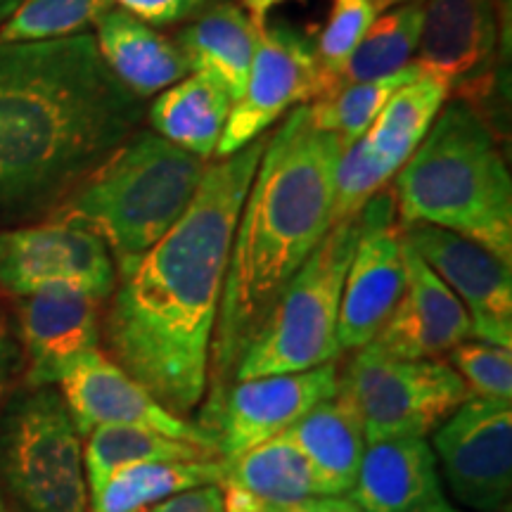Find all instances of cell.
I'll list each match as a JSON object with an SVG mask.
<instances>
[{
  "instance_id": "1",
  "label": "cell",
  "mask_w": 512,
  "mask_h": 512,
  "mask_svg": "<svg viewBox=\"0 0 512 512\" xmlns=\"http://www.w3.org/2000/svg\"><path fill=\"white\" fill-rule=\"evenodd\" d=\"M266 140L207 166L181 219L117 278L102 318L107 356L178 418L207 394L230 245Z\"/></svg>"
},
{
  "instance_id": "2",
  "label": "cell",
  "mask_w": 512,
  "mask_h": 512,
  "mask_svg": "<svg viewBox=\"0 0 512 512\" xmlns=\"http://www.w3.org/2000/svg\"><path fill=\"white\" fill-rule=\"evenodd\" d=\"M140 119L143 100L110 72L88 31L0 43V216L57 207Z\"/></svg>"
},
{
  "instance_id": "3",
  "label": "cell",
  "mask_w": 512,
  "mask_h": 512,
  "mask_svg": "<svg viewBox=\"0 0 512 512\" xmlns=\"http://www.w3.org/2000/svg\"><path fill=\"white\" fill-rule=\"evenodd\" d=\"M313 124L309 105L268 136L230 245L209 358L214 401L233 380L268 311L332 228L335 166L344 150Z\"/></svg>"
},
{
  "instance_id": "4",
  "label": "cell",
  "mask_w": 512,
  "mask_h": 512,
  "mask_svg": "<svg viewBox=\"0 0 512 512\" xmlns=\"http://www.w3.org/2000/svg\"><path fill=\"white\" fill-rule=\"evenodd\" d=\"M394 178L401 228H446L512 266V178L477 105L446 102Z\"/></svg>"
},
{
  "instance_id": "5",
  "label": "cell",
  "mask_w": 512,
  "mask_h": 512,
  "mask_svg": "<svg viewBox=\"0 0 512 512\" xmlns=\"http://www.w3.org/2000/svg\"><path fill=\"white\" fill-rule=\"evenodd\" d=\"M204 171V159L155 131H136L57 202L50 219L98 235L121 278L181 219Z\"/></svg>"
},
{
  "instance_id": "6",
  "label": "cell",
  "mask_w": 512,
  "mask_h": 512,
  "mask_svg": "<svg viewBox=\"0 0 512 512\" xmlns=\"http://www.w3.org/2000/svg\"><path fill=\"white\" fill-rule=\"evenodd\" d=\"M361 216V214H358ZM339 221L290 280L242 354L233 380L302 373L342 356L339 302L361 219Z\"/></svg>"
},
{
  "instance_id": "7",
  "label": "cell",
  "mask_w": 512,
  "mask_h": 512,
  "mask_svg": "<svg viewBox=\"0 0 512 512\" xmlns=\"http://www.w3.org/2000/svg\"><path fill=\"white\" fill-rule=\"evenodd\" d=\"M0 484L19 512H86L83 437L55 387L12 394L0 415Z\"/></svg>"
},
{
  "instance_id": "8",
  "label": "cell",
  "mask_w": 512,
  "mask_h": 512,
  "mask_svg": "<svg viewBox=\"0 0 512 512\" xmlns=\"http://www.w3.org/2000/svg\"><path fill=\"white\" fill-rule=\"evenodd\" d=\"M361 415L366 441L425 439L467 396L456 370L437 358H399L368 342L339 375Z\"/></svg>"
},
{
  "instance_id": "9",
  "label": "cell",
  "mask_w": 512,
  "mask_h": 512,
  "mask_svg": "<svg viewBox=\"0 0 512 512\" xmlns=\"http://www.w3.org/2000/svg\"><path fill=\"white\" fill-rule=\"evenodd\" d=\"M432 451L456 501L501 510L512 494V401L470 396L437 427Z\"/></svg>"
},
{
  "instance_id": "10",
  "label": "cell",
  "mask_w": 512,
  "mask_h": 512,
  "mask_svg": "<svg viewBox=\"0 0 512 512\" xmlns=\"http://www.w3.org/2000/svg\"><path fill=\"white\" fill-rule=\"evenodd\" d=\"M337 387V363L302 373L235 380L209 401L202 427L214 437L219 458H235L256 444L285 434L316 403L335 394Z\"/></svg>"
},
{
  "instance_id": "11",
  "label": "cell",
  "mask_w": 512,
  "mask_h": 512,
  "mask_svg": "<svg viewBox=\"0 0 512 512\" xmlns=\"http://www.w3.org/2000/svg\"><path fill=\"white\" fill-rule=\"evenodd\" d=\"M76 287L93 297H112L117 266L98 235L76 223L50 219L0 233V290L24 297L43 287Z\"/></svg>"
},
{
  "instance_id": "12",
  "label": "cell",
  "mask_w": 512,
  "mask_h": 512,
  "mask_svg": "<svg viewBox=\"0 0 512 512\" xmlns=\"http://www.w3.org/2000/svg\"><path fill=\"white\" fill-rule=\"evenodd\" d=\"M361 233L339 302V349L358 351L373 342L406 287L403 233L394 192L384 188L361 211Z\"/></svg>"
},
{
  "instance_id": "13",
  "label": "cell",
  "mask_w": 512,
  "mask_h": 512,
  "mask_svg": "<svg viewBox=\"0 0 512 512\" xmlns=\"http://www.w3.org/2000/svg\"><path fill=\"white\" fill-rule=\"evenodd\" d=\"M316 98V55L313 41L287 24L268 27L256 19V48L245 93L230 107L216 157H230L264 136L294 105Z\"/></svg>"
},
{
  "instance_id": "14",
  "label": "cell",
  "mask_w": 512,
  "mask_h": 512,
  "mask_svg": "<svg viewBox=\"0 0 512 512\" xmlns=\"http://www.w3.org/2000/svg\"><path fill=\"white\" fill-rule=\"evenodd\" d=\"M57 392L67 403L83 439L95 427L119 425L152 430L216 451L214 437L202 425H195L188 418H178L176 413L164 408L143 384L133 380L100 347L83 351L62 370Z\"/></svg>"
},
{
  "instance_id": "15",
  "label": "cell",
  "mask_w": 512,
  "mask_h": 512,
  "mask_svg": "<svg viewBox=\"0 0 512 512\" xmlns=\"http://www.w3.org/2000/svg\"><path fill=\"white\" fill-rule=\"evenodd\" d=\"M498 53L496 0H427L422 3L420 43L415 64L477 105L489 91Z\"/></svg>"
},
{
  "instance_id": "16",
  "label": "cell",
  "mask_w": 512,
  "mask_h": 512,
  "mask_svg": "<svg viewBox=\"0 0 512 512\" xmlns=\"http://www.w3.org/2000/svg\"><path fill=\"white\" fill-rule=\"evenodd\" d=\"M401 233L465 306L472 337L512 349V266L430 223H411Z\"/></svg>"
},
{
  "instance_id": "17",
  "label": "cell",
  "mask_w": 512,
  "mask_h": 512,
  "mask_svg": "<svg viewBox=\"0 0 512 512\" xmlns=\"http://www.w3.org/2000/svg\"><path fill=\"white\" fill-rule=\"evenodd\" d=\"M102 299L53 285L17 297V339L27 387H55L83 351L100 347Z\"/></svg>"
},
{
  "instance_id": "18",
  "label": "cell",
  "mask_w": 512,
  "mask_h": 512,
  "mask_svg": "<svg viewBox=\"0 0 512 512\" xmlns=\"http://www.w3.org/2000/svg\"><path fill=\"white\" fill-rule=\"evenodd\" d=\"M406 287L373 342L399 358H439L472 339V320L460 299L403 238Z\"/></svg>"
},
{
  "instance_id": "19",
  "label": "cell",
  "mask_w": 512,
  "mask_h": 512,
  "mask_svg": "<svg viewBox=\"0 0 512 512\" xmlns=\"http://www.w3.org/2000/svg\"><path fill=\"white\" fill-rule=\"evenodd\" d=\"M441 472L427 439H384L366 446L349 498L363 512H406L437 501Z\"/></svg>"
},
{
  "instance_id": "20",
  "label": "cell",
  "mask_w": 512,
  "mask_h": 512,
  "mask_svg": "<svg viewBox=\"0 0 512 512\" xmlns=\"http://www.w3.org/2000/svg\"><path fill=\"white\" fill-rule=\"evenodd\" d=\"M95 43L110 72L140 100L166 91L192 72L178 43L117 5L95 24Z\"/></svg>"
},
{
  "instance_id": "21",
  "label": "cell",
  "mask_w": 512,
  "mask_h": 512,
  "mask_svg": "<svg viewBox=\"0 0 512 512\" xmlns=\"http://www.w3.org/2000/svg\"><path fill=\"white\" fill-rule=\"evenodd\" d=\"M285 434L313 470L320 496L349 494L368 441L361 415L342 384Z\"/></svg>"
},
{
  "instance_id": "22",
  "label": "cell",
  "mask_w": 512,
  "mask_h": 512,
  "mask_svg": "<svg viewBox=\"0 0 512 512\" xmlns=\"http://www.w3.org/2000/svg\"><path fill=\"white\" fill-rule=\"evenodd\" d=\"M178 48L192 72L214 76L233 102L245 93L256 48V19L233 0L202 8L195 22L178 34Z\"/></svg>"
},
{
  "instance_id": "23",
  "label": "cell",
  "mask_w": 512,
  "mask_h": 512,
  "mask_svg": "<svg viewBox=\"0 0 512 512\" xmlns=\"http://www.w3.org/2000/svg\"><path fill=\"white\" fill-rule=\"evenodd\" d=\"M230 107L233 98L214 76L190 72L152 102L150 124L157 136L207 162L216 155Z\"/></svg>"
},
{
  "instance_id": "24",
  "label": "cell",
  "mask_w": 512,
  "mask_h": 512,
  "mask_svg": "<svg viewBox=\"0 0 512 512\" xmlns=\"http://www.w3.org/2000/svg\"><path fill=\"white\" fill-rule=\"evenodd\" d=\"M219 489L261 505H283L320 496L316 477L287 434L256 444L235 458H221Z\"/></svg>"
},
{
  "instance_id": "25",
  "label": "cell",
  "mask_w": 512,
  "mask_h": 512,
  "mask_svg": "<svg viewBox=\"0 0 512 512\" xmlns=\"http://www.w3.org/2000/svg\"><path fill=\"white\" fill-rule=\"evenodd\" d=\"M446 100L448 91L444 83L427 74L401 86L387 100L363 136V143L389 176L394 178L396 171L418 150Z\"/></svg>"
},
{
  "instance_id": "26",
  "label": "cell",
  "mask_w": 512,
  "mask_h": 512,
  "mask_svg": "<svg viewBox=\"0 0 512 512\" xmlns=\"http://www.w3.org/2000/svg\"><path fill=\"white\" fill-rule=\"evenodd\" d=\"M219 453L207 446L166 437V434L140 430V427L105 425L95 427L83 446V467H86L88 494H98L107 479L119 470L145 463H166V460H211Z\"/></svg>"
},
{
  "instance_id": "27",
  "label": "cell",
  "mask_w": 512,
  "mask_h": 512,
  "mask_svg": "<svg viewBox=\"0 0 512 512\" xmlns=\"http://www.w3.org/2000/svg\"><path fill=\"white\" fill-rule=\"evenodd\" d=\"M221 472V458L133 465L107 479L98 494L91 496V505L93 512H140L181 491L219 484Z\"/></svg>"
},
{
  "instance_id": "28",
  "label": "cell",
  "mask_w": 512,
  "mask_h": 512,
  "mask_svg": "<svg viewBox=\"0 0 512 512\" xmlns=\"http://www.w3.org/2000/svg\"><path fill=\"white\" fill-rule=\"evenodd\" d=\"M420 29L422 0H408L382 12L339 72L335 88L344 83L384 79L406 69L418 50Z\"/></svg>"
},
{
  "instance_id": "29",
  "label": "cell",
  "mask_w": 512,
  "mask_h": 512,
  "mask_svg": "<svg viewBox=\"0 0 512 512\" xmlns=\"http://www.w3.org/2000/svg\"><path fill=\"white\" fill-rule=\"evenodd\" d=\"M422 72L415 62L408 64L406 69L392 76L373 81H356L337 86L335 91L320 95L311 100L309 112L313 124L323 131L335 133L344 145L356 143L358 138L366 136V131L373 126L377 114L387 105V100L399 91L401 86L418 79Z\"/></svg>"
},
{
  "instance_id": "30",
  "label": "cell",
  "mask_w": 512,
  "mask_h": 512,
  "mask_svg": "<svg viewBox=\"0 0 512 512\" xmlns=\"http://www.w3.org/2000/svg\"><path fill=\"white\" fill-rule=\"evenodd\" d=\"M114 0H22L0 24V43H38L86 34Z\"/></svg>"
},
{
  "instance_id": "31",
  "label": "cell",
  "mask_w": 512,
  "mask_h": 512,
  "mask_svg": "<svg viewBox=\"0 0 512 512\" xmlns=\"http://www.w3.org/2000/svg\"><path fill=\"white\" fill-rule=\"evenodd\" d=\"M387 0H332L328 22L313 43L316 55V98L335 88L337 76L366 31L387 10ZM313 98V100H316Z\"/></svg>"
},
{
  "instance_id": "32",
  "label": "cell",
  "mask_w": 512,
  "mask_h": 512,
  "mask_svg": "<svg viewBox=\"0 0 512 512\" xmlns=\"http://www.w3.org/2000/svg\"><path fill=\"white\" fill-rule=\"evenodd\" d=\"M448 361L465 382L467 396L512 401V349L484 339H465L448 351Z\"/></svg>"
},
{
  "instance_id": "33",
  "label": "cell",
  "mask_w": 512,
  "mask_h": 512,
  "mask_svg": "<svg viewBox=\"0 0 512 512\" xmlns=\"http://www.w3.org/2000/svg\"><path fill=\"white\" fill-rule=\"evenodd\" d=\"M392 176L370 155L363 138L347 145L335 166V197H332V226L356 219L377 192L387 188Z\"/></svg>"
},
{
  "instance_id": "34",
  "label": "cell",
  "mask_w": 512,
  "mask_h": 512,
  "mask_svg": "<svg viewBox=\"0 0 512 512\" xmlns=\"http://www.w3.org/2000/svg\"><path fill=\"white\" fill-rule=\"evenodd\" d=\"M226 512H363L349 496H309L283 505H261L223 494Z\"/></svg>"
},
{
  "instance_id": "35",
  "label": "cell",
  "mask_w": 512,
  "mask_h": 512,
  "mask_svg": "<svg viewBox=\"0 0 512 512\" xmlns=\"http://www.w3.org/2000/svg\"><path fill=\"white\" fill-rule=\"evenodd\" d=\"M114 3L147 24L162 27V24H174L197 15L207 5V0H114Z\"/></svg>"
},
{
  "instance_id": "36",
  "label": "cell",
  "mask_w": 512,
  "mask_h": 512,
  "mask_svg": "<svg viewBox=\"0 0 512 512\" xmlns=\"http://www.w3.org/2000/svg\"><path fill=\"white\" fill-rule=\"evenodd\" d=\"M22 370L24 358L17 332L12 330L10 320L0 313V403L12 394V387H15V380Z\"/></svg>"
},
{
  "instance_id": "37",
  "label": "cell",
  "mask_w": 512,
  "mask_h": 512,
  "mask_svg": "<svg viewBox=\"0 0 512 512\" xmlns=\"http://www.w3.org/2000/svg\"><path fill=\"white\" fill-rule=\"evenodd\" d=\"M285 3V0H245V5L252 12L254 19H264L268 10H273L275 5Z\"/></svg>"
},
{
  "instance_id": "38",
  "label": "cell",
  "mask_w": 512,
  "mask_h": 512,
  "mask_svg": "<svg viewBox=\"0 0 512 512\" xmlns=\"http://www.w3.org/2000/svg\"><path fill=\"white\" fill-rule=\"evenodd\" d=\"M406 512H460V510L453 508V505L448 503L444 496H441V498H437V501L422 503V505H418V508H411V510H406Z\"/></svg>"
},
{
  "instance_id": "39",
  "label": "cell",
  "mask_w": 512,
  "mask_h": 512,
  "mask_svg": "<svg viewBox=\"0 0 512 512\" xmlns=\"http://www.w3.org/2000/svg\"><path fill=\"white\" fill-rule=\"evenodd\" d=\"M19 3H22V0H0V24L19 8Z\"/></svg>"
},
{
  "instance_id": "40",
  "label": "cell",
  "mask_w": 512,
  "mask_h": 512,
  "mask_svg": "<svg viewBox=\"0 0 512 512\" xmlns=\"http://www.w3.org/2000/svg\"><path fill=\"white\" fill-rule=\"evenodd\" d=\"M0 512H17V510H15V505L10 503L8 494H5L3 484H0Z\"/></svg>"
},
{
  "instance_id": "41",
  "label": "cell",
  "mask_w": 512,
  "mask_h": 512,
  "mask_svg": "<svg viewBox=\"0 0 512 512\" xmlns=\"http://www.w3.org/2000/svg\"><path fill=\"white\" fill-rule=\"evenodd\" d=\"M399 3H408V0H387V5H399Z\"/></svg>"
},
{
  "instance_id": "42",
  "label": "cell",
  "mask_w": 512,
  "mask_h": 512,
  "mask_svg": "<svg viewBox=\"0 0 512 512\" xmlns=\"http://www.w3.org/2000/svg\"><path fill=\"white\" fill-rule=\"evenodd\" d=\"M140 512H155V510H150V508H145V510H140Z\"/></svg>"
}]
</instances>
